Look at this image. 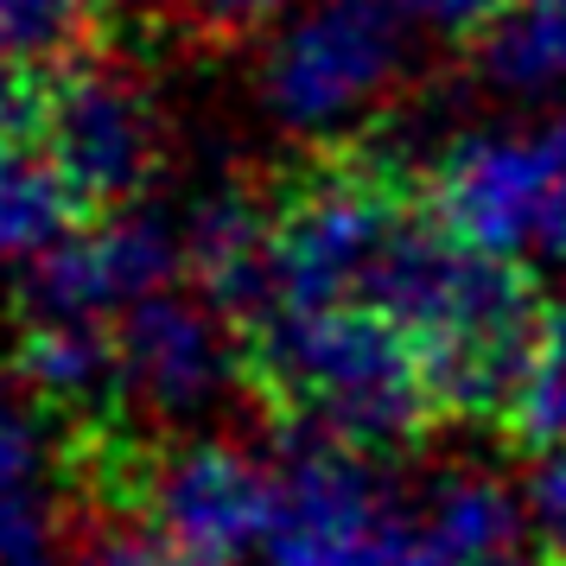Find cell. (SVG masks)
Segmentation results:
<instances>
[{"mask_svg": "<svg viewBox=\"0 0 566 566\" xmlns=\"http://www.w3.org/2000/svg\"><path fill=\"white\" fill-rule=\"evenodd\" d=\"M554 154H560V179H554V205H547V223H541V242L566 261V115L554 122Z\"/></svg>", "mask_w": 566, "mask_h": 566, "instance_id": "cell-18", "label": "cell"}, {"mask_svg": "<svg viewBox=\"0 0 566 566\" xmlns=\"http://www.w3.org/2000/svg\"><path fill=\"white\" fill-rule=\"evenodd\" d=\"M185 7L217 32H249V27H268V20L293 13L300 0H185Z\"/></svg>", "mask_w": 566, "mask_h": 566, "instance_id": "cell-17", "label": "cell"}, {"mask_svg": "<svg viewBox=\"0 0 566 566\" xmlns=\"http://www.w3.org/2000/svg\"><path fill=\"white\" fill-rule=\"evenodd\" d=\"M39 128H45V71L0 64V147L39 140Z\"/></svg>", "mask_w": 566, "mask_h": 566, "instance_id": "cell-14", "label": "cell"}, {"mask_svg": "<svg viewBox=\"0 0 566 566\" xmlns=\"http://www.w3.org/2000/svg\"><path fill=\"white\" fill-rule=\"evenodd\" d=\"M39 147L83 185L96 210L140 205L166 159V128L147 83L108 57H57L45 64V128Z\"/></svg>", "mask_w": 566, "mask_h": 566, "instance_id": "cell-4", "label": "cell"}, {"mask_svg": "<svg viewBox=\"0 0 566 566\" xmlns=\"http://www.w3.org/2000/svg\"><path fill=\"white\" fill-rule=\"evenodd\" d=\"M408 71V13L395 0H306L261 57V103L293 134L332 140Z\"/></svg>", "mask_w": 566, "mask_h": 566, "instance_id": "cell-3", "label": "cell"}, {"mask_svg": "<svg viewBox=\"0 0 566 566\" xmlns=\"http://www.w3.org/2000/svg\"><path fill=\"white\" fill-rule=\"evenodd\" d=\"M478 64L503 90H547L566 77V0H510L478 39Z\"/></svg>", "mask_w": 566, "mask_h": 566, "instance_id": "cell-11", "label": "cell"}, {"mask_svg": "<svg viewBox=\"0 0 566 566\" xmlns=\"http://www.w3.org/2000/svg\"><path fill=\"white\" fill-rule=\"evenodd\" d=\"M185 274L223 318H249L274 300V217L268 185H223L191 210L185 230Z\"/></svg>", "mask_w": 566, "mask_h": 566, "instance_id": "cell-9", "label": "cell"}, {"mask_svg": "<svg viewBox=\"0 0 566 566\" xmlns=\"http://www.w3.org/2000/svg\"><path fill=\"white\" fill-rule=\"evenodd\" d=\"M554 179H560L554 134H464L459 147H446V159H433L427 205L452 235L515 255L547 223Z\"/></svg>", "mask_w": 566, "mask_h": 566, "instance_id": "cell-7", "label": "cell"}, {"mask_svg": "<svg viewBox=\"0 0 566 566\" xmlns=\"http://www.w3.org/2000/svg\"><path fill=\"white\" fill-rule=\"evenodd\" d=\"M503 439L522 446V452H566V306H554V325H547V344H541L528 382L515 395L510 420H503Z\"/></svg>", "mask_w": 566, "mask_h": 566, "instance_id": "cell-13", "label": "cell"}, {"mask_svg": "<svg viewBox=\"0 0 566 566\" xmlns=\"http://www.w3.org/2000/svg\"><path fill=\"white\" fill-rule=\"evenodd\" d=\"M96 205L39 140L0 147V261H32L71 230H83Z\"/></svg>", "mask_w": 566, "mask_h": 566, "instance_id": "cell-10", "label": "cell"}, {"mask_svg": "<svg viewBox=\"0 0 566 566\" xmlns=\"http://www.w3.org/2000/svg\"><path fill=\"white\" fill-rule=\"evenodd\" d=\"M103 0H0V64L45 71L71 57L96 27Z\"/></svg>", "mask_w": 566, "mask_h": 566, "instance_id": "cell-12", "label": "cell"}, {"mask_svg": "<svg viewBox=\"0 0 566 566\" xmlns=\"http://www.w3.org/2000/svg\"><path fill=\"white\" fill-rule=\"evenodd\" d=\"M185 268V242L166 235L159 217L140 205L96 210L83 230L52 242L27 261L20 312L39 318H122L134 300H147Z\"/></svg>", "mask_w": 566, "mask_h": 566, "instance_id": "cell-6", "label": "cell"}, {"mask_svg": "<svg viewBox=\"0 0 566 566\" xmlns=\"http://www.w3.org/2000/svg\"><path fill=\"white\" fill-rule=\"evenodd\" d=\"M235 382L274 433L332 439L382 464L446 420L413 337L357 300H268L235 318Z\"/></svg>", "mask_w": 566, "mask_h": 566, "instance_id": "cell-1", "label": "cell"}, {"mask_svg": "<svg viewBox=\"0 0 566 566\" xmlns=\"http://www.w3.org/2000/svg\"><path fill=\"white\" fill-rule=\"evenodd\" d=\"M369 306H382L413 337L439 413L496 433L554 325V306L535 274L515 255L452 235L433 205L401 242V255L388 261Z\"/></svg>", "mask_w": 566, "mask_h": 566, "instance_id": "cell-2", "label": "cell"}, {"mask_svg": "<svg viewBox=\"0 0 566 566\" xmlns=\"http://www.w3.org/2000/svg\"><path fill=\"white\" fill-rule=\"evenodd\" d=\"M281 439L286 459L274 464V510L261 535L268 566H357L401 510L382 490V459L332 439Z\"/></svg>", "mask_w": 566, "mask_h": 566, "instance_id": "cell-5", "label": "cell"}, {"mask_svg": "<svg viewBox=\"0 0 566 566\" xmlns=\"http://www.w3.org/2000/svg\"><path fill=\"white\" fill-rule=\"evenodd\" d=\"M122 369H128L134 408L191 413L223 382H235V325L205 293H147L115 318Z\"/></svg>", "mask_w": 566, "mask_h": 566, "instance_id": "cell-8", "label": "cell"}, {"mask_svg": "<svg viewBox=\"0 0 566 566\" xmlns=\"http://www.w3.org/2000/svg\"><path fill=\"white\" fill-rule=\"evenodd\" d=\"M528 510H535V528H541V560L566 566V452H547L535 464Z\"/></svg>", "mask_w": 566, "mask_h": 566, "instance_id": "cell-15", "label": "cell"}, {"mask_svg": "<svg viewBox=\"0 0 566 566\" xmlns=\"http://www.w3.org/2000/svg\"><path fill=\"white\" fill-rule=\"evenodd\" d=\"M413 27H433V32H452V39H484L510 0H395Z\"/></svg>", "mask_w": 566, "mask_h": 566, "instance_id": "cell-16", "label": "cell"}]
</instances>
